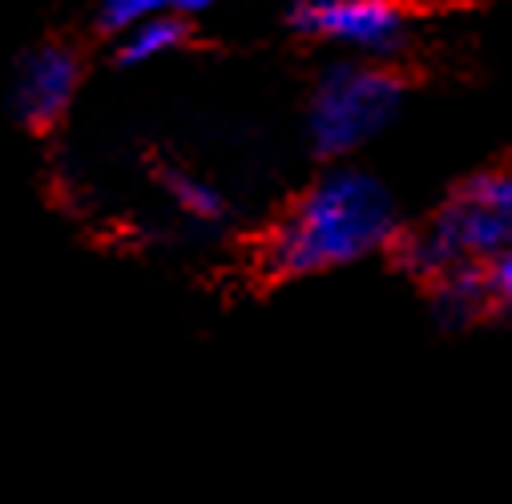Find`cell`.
Returning <instances> with one entry per match:
<instances>
[{"mask_svg": "<svg viewBox=\"0 0 512 504\" xmlns=\"http://www.w3.org/2000/svg\"><path fill=\"white\" fill-rule=\"evenodd\" d=\"M396 234L400 214L388 186L347 166L323 174L267 234L263 267L275 279H311L375 255L392 246Z\"/></svg>", "mask_w": 512, "mask_h": 504, "instance_id": "cell-1", "label": "cell"}, {"mask_svg": "<svg viewBox=\"0 0 512 504\" xmlns=\"http://www.w3.org/2000/svg\"><path fill=\"white\" fill-rule=\"evenodd\" d=\"M512 242V170L476 174L456 190L444 210L408 238L404 263L424 279H440L452 267L496 259Z\"/></svg>", "mask_w": 512, "mask_h": 504, "instance_id": "cell-2", "label": "cell"}, {"mask_svg": "<svg viewBox=\"0 0 512 504\" xmlns=\"http://www.w3.org/2000/svg\"><path fill=\"white\" fill-rule=\"evenodd\" d=\"M400 105H404V81L383 65H371L367 57L331 65L319 77L307 109L315 154L327 162L351 158L355 150H363L371 138L388 130Z\"/></svg>", "mask_w": 512, "mask_h": 504, "instance_id": "cell-3", "label": "cell"}, {"mask_svg": "<svg viewBox=\"0 0 512 504\" xmlns=\"http://www.w3.org/2000/svg\"><path fill=\"white\" fill-rule=\"evenodd\" d=\"M291 29L355 57H392L408 37V17L396 0H319L291 5Z\"/></svg>", "mask_w": 512, "mask_h": 504, "instance_id": "cell-4", "label": "cell"}, {"mask_svg": "<svg viewBox=\"0 0 512 504\" xmlns=\"http://www.w3.org/2000/svg\"><path fill=\"white\" fill-rule=\"evenodd\" d=\"M77 81H81V65L65 45H37L33 53H25L13 77L17 117L33 125V130H49L69 113Z\"/></svg>", "mask_w": 512, "mask_h": 504, "instance_id": "cell-5", "label": "cell"}, {"mask_svg": "<svg viewBox=\"0 0 512 504\" xmlns=\"http://www.w3.org/2000/svg\"><path fill=\"white\" fill-rule=\"evenodd\" d=\"M117 37H121V45H117V61H121V65H150V61L174 53V49L186 41L182 21H174L170 13L146 17V21L130 25V29H121Z\"/></svg>", "mask_w": 512, "mask_h": 504, "instance_id": "cell-6", "label": "cell"}, {"mask_svg": "<svg viewBox=\"0 0 512 504\" xmlns=\"http://www.w3.org/2000/svg\"><path fill=\"white\" fill-rule=\"evenodd\" d=\"M488 303V279L476 271V263L452 267L436 279V307L444 323H468Z\"/></svg>", "mask_w": 512, "mask_h": 504, "instance_id": "cell-7", "label": "cell"}, {"mask_svg": "<svg viewBox=\"0 0 512 504\" xmlns=\"http://www.w3.org/2000/svg\"><path fill=\"white\" fill-rule=\"evenodd\" d=\"M166 194L182 214H190L198 222H218L226 214V198L194 174H166Z\"/></svg>", "mask_w": 512, "mask_h": 504, "instance_id": "cell-8", "label": "cell"}, {"mask_svg": "<svg viewBox=\"0 0 512 504\" xmlns=\"http://www.w3.org/2000/svg\"><path fill=\"white\" fill-rule=\"evenodd\" d=\"M170 9H178V0H101V29L121 33L146 17L170 13Z\"/></svg>", "mask_w": 512, "mask_h": 504, "instance_id": "cell-9", "label": "cell"}, {"mask_svg": "<svg viewBox=\"0 0 512 504\" xmlns=\"http://www.w3.org/2000/svg\"><path fill=\"white\" fill-rule=\"evenodd\" d=\"M492 267H488V299H496L508 315H512V242L500 250V255L496 259H488Z\"/></svg>", "mask_w": 512, "mask_h": 504, "instance_id": "cell-10", "label": "cell"}, {"mask_svg": "<svg viewBox=\"0 0 512 504\" xmlns=\"http://www.w3.org/2000/svg\"><path fill=\"white\" fill-rule=\"evenodd\" d=\"M214 5H222V0H178L182 13H210Z\"/></svg>", "mask_w": 512, "mask_h": 504, "instance_id": "cell-11", "label": "cell"}, {"mask_svg": "<svg viewBox=\"0 0 512 504\" xmlns=\"http://www.w3.org/2000/svg\"><path fill=\"white\" fill-rule=\"evenodd\" d=\"M295 5H319V0H295Z\"/></svg>", "mask_w": 512, "mask_h": 504, "instance_id": "cell-12", "label": "cell"}]
</instances>
